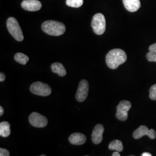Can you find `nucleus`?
Instances as JSON below:
<instances>
[{
    "instance_id": "nucleus-1",
    "label": "nucleus",
    "mask_w": 156,
    "mask_h": 156,
    "mask_svg": "<svg viewBox=\"0 0 156 156\" xmlns=\"http://www.w3.org/2000/svg\"><path fill=\"white\" fill-rule=\"evenodd\" d=\"M127 58V55L124 50L120 49H114L110 50L106 55V64L109 68L115 69L126 62Z\"/></svg>"
},
{
    "instance_id": "nucleus-2",
    "label": "nucleus",
    "mask_w": 156,
    "mask_h": 156,
    "mask_svg": "<svg viewBox=\"0 0 156 156\" xmlns=\"http://www.w3.org/2000/svg\"><path fill=\"white\" fill-rule=\"evenodd\" d=\"M42 29L45 33L50 35L60 36L65 33L66 28L62 23L55 20H48L42 23Z\"/></svg>"
},
{
    "instance_id": "nucleus-3",
    "label": "nucleus",
    "mask_w": 156,
    "mask_h": 156,
    "mask_svg": "<svg viewBox=\"0 0 156 156\" xmlns=\"http://www.w3.org/2000/svg\"><path fill=\"white\" fill-rule=\"evenodd\" d=\"M7 28L13 37L17 41L21 42L24 39L21 27L16 19L13 17L8 18L6 22Z\"/></svg>"
},
{
    "instance_id": "nucleus-4",
    "label": "nucleus",
    "mask_w": 156,
    "mask_h": 156,
    "mask_svg": "<svg viewBox=\"0 0 156 156\" xmlns=\"http://www.w3.org/2000/svg\"><path fill=\"white\" fill-rule=\"evenodd\" d=\"M91 27L95 34L97 35H102L105 33L106 21L103 14L98 13L95 15L91 21Z\"/></svg>"
},
{
    "instance_id": "nucleus-5",
    "label": "nucleus",
    "mask_w": 156,
    "mask_h": 156,
    "mask_svg": "<svg viewBox=\"0 0 156 156\" xmlns=\"http://www.w3.org/2000/svg\"><path fill=\"white\" fill-rule=\"evenodd\" d=\"M30 89L32 93L40 96H48L51 93L50 86L47 84L41 82H34L31 85Z\"/></svg>"
},
{
    "instance_id": "nucleus-6",
    "label": "nucleus",
    "mask_w": 156,
    "mask_h": 156,
    "mask_svg": "<svg viewBox=\"0 0 156 156\" xmlns=\"http://www.w3.org/2000/svg\"><path fill=\"white\" fill-rule=\"evenodd\" d=\"M131 108V104L128 101H120L117 106L116 116L120 121H126L128 118V112Z\"/></svg>"
},
{
    "instance_id": "nucleus-7",
    "label": "nucleus",
    "mask_w": 156,
    "mask_h": 156,
    "mask_svg": "<svg viewBox=\"0 0 156 156\" xmlns=\"http://www.w3.org/2000/svg\"><path fill=\"white\" fill-rule=\"evenodd\" d=\"M29 122L35 127L43 128L48 124V119L44 116L37 112H33L29 116Z\"/></svg>"
},
{
    "instance_id": "nucleus-8",
    "label": "nucleus",
    "mask_w": 156,
    "mask_h": 156,
    "mask_svg": "<svg viewBox=\"0 0 156 156\" xmlns=\"http://www.w3.org/2000/svg\"><path fill=\"white\" fill-rule=\"evenodd\" d=\"M133 137L135 140H139L144 136L147 135L151 140H154L156 138V133L154 129H149L145 126H140L133 133Z\"/></svg>"
},
{
    "instance_id": "nucleus-9",
    "label": "nucleus",
    "mask_w": 156,
    "mask_h": 156,
    "mask_svg": "<svg viewBox=\"0 0 156 156\" xmlns=\"http://www.w3.org/2000/svg\"><path fill=\"white\" fill-rule=\"evenodd\" d=\"M89 90V83L86 80H82L78 86V90L76 94V100L79 102H83L85 100L88 95Z\"/></svg>"
},
{
    "instance_id": "nucleus-10",
    "label": "nucleus",
    "mask_w": 156,
    "mask_h": 156,
    "mask_svg": "<svg viewBox=\"0 0 156 156\" xmlns=\"http://www.w3.org/2000/svg\"><path fill=\"white\" fill-rule=\"evenodd\" d=\"M21 5L24 10L28 11H38L41 9L42 4L38 0H24Z\"/></svg>"
},
{
    "instance_id": "nucleus-11",
    "label": "nucleus",
    "mask_w": 156,
    "mask_h": 156,
    "mask_svg": "<svg viewBox=\"0 0 156 156\" xmlns=\"http://www.w3.org/2000/svg\"><path fill=\"white\" fill-rule=\"evenodd\" d=\"M104 132V127L101 124H97L95 126L93 129L92 135H91V139L93 142L95 144L98 145L100 144L103 140V133Z\"/></svg>"
},
{
    "instance_id": "nucleus-12",
    "label": "nucleus",
    "mask_w": 156,
    "mask_h": 156,
    "mask_svg": "<svg viewBox=\"0 0 156 156\" xmlns=\"http://www.w3.org/2000/svg\"><path fill=\"white\" fill-rule=\"evenodd\" d=\"M125 8L130 12L137 11L141 6L140 0H123Z\"/></svg>"
},
{
    "instance_id": "nucleus-13",
    "label": "nucleus",
    "mask_w": 156,
    "mask_h": 156,
    "mask_svg": "<svg viewBox=\"0 0 156 156\" xmlns=\"http://www.w3.org/2000/svg\"><path fill=\"white\" fill-rule=\"evenodd\" d=\"M69 141L73 145H83L86 141V137L84 134L81 133H73L69 136Z\"/></svg>"
},
{
    "instance_id": "nucleus-14",
    "label": "nucleus",
    "mask_w": 156,
    "mask_h": 156,
    "mask_svg": "<svg viewBox=\"0 0 156 156\" xmlns=\"http://www.w3.org/2000/svg\"><path fill=\"white\" fill-rule=\"evenodd\" d=\"M51 69L53 73H57L60 76H64L67 74V71L63 65L60 62H55L51 64Z\"/></svg>"
},
{
    "instance_id": "nucleus-15",
    "label": "nucleus",
    "mask_w": 156,
    "mask_h": 156,
    "mask_svg": "<svg viewBox=\"0 0 156 156\" xmlns=\"http://www.w3.org/2000/svg\"><path fill=\"white\" fill-rule=\"evenodd\" d=\"M11 125L7 122H2L0 123V135L2 137L6 138L11 134Z\"/></svg>"
},
{
    "instance_id": "nucleus-16",
    "label": "nucleus",
    "mask_w": 156,
    "mask_h": 156,
    "mask_svg": "<svg viewBox=\"0 0 156 156\" xmlns=\"http://www.w3.org/2000/svg\"><path fill=\"white\" fill-rule=\"evenodd\" d=\"M109 149L111 151H116L121 152L123 151V143L119 140H114L109 145Z\"/></svg>"
},
{
    "instance_id": "nucleus-17",
    "label": "nucleus",
    "mask_w": 156,
    "mask_h": 156,
    "mask_svg": "<svg viewBox=\"0 0 156 156\" xmlns=\"http://www.w3.org/2000/svg\"><path fill=\"white\" fill-rule=\"evenodd\" d=\"M15 60L22 65H26L29 61V58L28 56L23 53H17L15 55Z\"/></svg>"
},
{
    "instance_id": "nucleus-18",
    "label": "nucleus",
    "mask_w": 156,
    "mask_h": 156,
    "mask_svg": "<svg viewBox=\"0 0 156 156\" xmlns=\"http://www.w3.org/2000/svg\"><path fill=\"white\" fill-rule=\"evenodd\" d=\"M83 0H66V4L73 8H79L83 5Z\"/></svg>"
},
{
    "instance_id": "nucleus-19",
    "label": "nucleus",
    "mask_w": 156,
    "mask_h": 156,
    "mask_svg": "<svg viewBox=\"0 0 156 156\" xmlns=\"http://www.w3.org/2000/svg\"><path fill=\"white\" fill-rule=\"evenodd\" d=\"M150 94L149 97L152 100H156V84H153L151 86V89L149 90Z\"/></svg>"
},
{
    "instance_id": "nucleus-20",
    "label": "nucleus",
    "mask_w": 156,
    "mask_h": 156,
    "mask_svg": "<svg viewBox=\"0 0 156 156\" xmlns=\"http://www.w3.org/2000/svg\"><path fill=\"white\" fill-rule=\"evenodd\" d=\"M146 58L150 62H156V53L149 51L146 54Z\"/></svg>"
},
{
    "instance_id": "nucleus-21",
    "label": "nucleus",
    "mask_w": 156,
    "mask_h": 156,
    "mask_svg": "<svg viewBox=\"0 0 156 156\" xmlns=\"http://www.w3.org/2000/svg\"><path fill=\"white\" fill-rule=\"evenodd\" d=\"M10 153L9 151H7L5 149L1 148L0 149V156H9Z\"/></svg>"
},
{
    "instance_id": "nucleus-22",
    "label": "nucleus",
    "mask_w": 156,
    "mask_h": 156,
    "mask_svg": "<svg viewBox=\"0 0 156 156\" xmlns=\"http://www.w3.org/2000/svg\"><path fill=\"white\" fill-rule=\"evenodd\" d=\"M149 51H151V52L156 53V43L151 45L149 48Z\"/></svg>"
},
{
    "instance_id": "nucleus-23",
    "label": "nucleus",
    "mask_w": 156,
    "mask_h": 156,
    "mask_svg": "<svg viewBox=\"0 0 156 156\" xmlns=\"http://www.w3.org/2000/svg\"><path fill=\"white\" fill-rule=\"evenodd\" d=\"M5 79V75L4 73H0V82H4Z\"/></svg>"
},
{
    "instance_id": "nucleus-24",
    "label": "nucleus",
    "mask_w": 156,
    "mask_h": 156,
    "mask_svg": "<svg viewBox=\"0 0 156 156\" xmlns=\"http://www.w3.org/2000/svg\"><path fill=\"white\" fill-rule=\"evenodd\" d=\"M4 114V109L2 106H0V116H2Z\"/></svg>"
},
{
    "instance_id": "nucleus-25",
    "label": "nucleus",
    "mask_w": 156,
    "mask_h": 156,
    "mask_svg": "<svg viewBox=\"0 0 156 156\" xmlns=\"http://www.w3.org/2000/svg\"><path fill=\"white\" fill-rule=\"evenodd\" d=\"M142 156H151V154L149 153H147V152H145L144 153L142 154Z\"/></svg>"
},
{
    "instance_id": "nucleus-26",
    "label": "nucleus",
    "mask_w": 156,
    "mask_h": 156,
    "mask_svg": "<svg viewBox=\"0 0 156 156\" xmlns=\"http://www.w3.org/2000/svg\"><path fill=\"white\" fill-rule=\"evenodd\" d=\"M112 156H120V154L119 153V151H115L112 154Z\"/></svg>"
},
{
    "instance_id": "nucleus-27",
    "label": "nucleus",
    "mask_w": 156,
    "mask_h": 156,
    "mask_svg": "<svg viewBox=\"0 0 156 156\" xmlns=\"http://www.w3.org/2000/svg\"><path fill=\"white\" fill-rule=\"evenodd\" d=\"M41 156H45V154H42V155H41Z\"/></svg>"
}]
</instances>
